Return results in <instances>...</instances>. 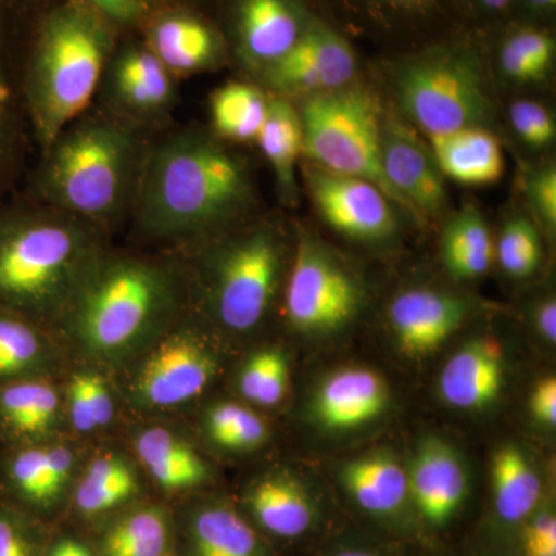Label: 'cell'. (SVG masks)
Returning a JSON list of instances; mask_svg holds the SVG:
<instances>
[{"label":"cell","instance_id":"obj_4","mask_svg":"<svg viewBox=\"0 0 556 556\" xmlns=\"http://www.w3.org/2000/svg\"><path fill=\"white\" fill-rule=\"evenodd\" d=\"M108 248L100 226L46 204L2 212L0 309L53 332Z\"/></svg>","mask_w":556,"mask_h":556},{"label":"cell","instance_id":"obj_19","mask_svg":"<svg viewBox=\"0 0 556 556\" xmlns=\"http://www.w3.org/2000/svg\"><path fill=\"white\" fill-rule=\"evenodd\" d=\"M169 504L178 556H278L229 497L207 490Z\"/></svg>","mask_w":556,"mask_h":556},{"label":"cell","instance_id":"obj_2","mask_svg":"<svg viewBox=\"0 0 556 556\" xmlns=\"http://www.w3.org/2000/svg\"><path fill=\"white\" fill-rule=\"evenodd\" d=\"M189 308L188 278L175 252L139 254L109 247L53 334L70 361L115 372Z\"/></svg>","mask_w":556,"mask_h":556},{"label":"cell","instance_id":"obj_48","mask_svg":"<svg viewBox=\"0 0 556 556\" xmlns=\"http://www.w3.org/2000/svg\"><path fill=\"white\" fill-rule=\"evenodd\" d=\"M43 556H97L84 533L73 527H54Z\"/></svg>","mask_w":556,"mask_h":556},{"label":"cell","instance_id":"obj_39","mask_svg":"<svg viewBox=\"0 0 556 556\" xmlns=\"http://www.w3.org/2000/svg\"><path fill=\"white\" fill-rule=\"evenodd\" d=\"M241 402L258 408L278 407L289 390V362L278 346H262L241 362L236 372Z\"/></svg>","mask_w":556,"mask_h":556},{"label":"cell","instance_id":"obj_5","mask_svg":"<svg viewBox=\"0 0 556 556\" xmlns=\"http://www.w3.org/2000/svg\"><path fill=\"white\" fill-rule=\"evenodd\" d=\"M188 278L190 309L219 334L248 336L276 306L288 273L283 226L262 215L172 251Z\"/></svg>","mask_w":556,"mask_h":556},{"label":"cell","instance_id":"obj_46","mask_svg":"<svg viewBox=\"0 0 556 556\" xmlns=\"http://www.w3.org/2000/svg\"><path fill=\"white\" fill-rule=\"evenodd\" d=\"M466 27L492 30L511 20L517 0H448Z\"/></svg>","mask_w":556,"mask_h":556},{"label":"cell","instance_id":"obj_16","mask_svg":"<svg viewBox=\"0 0 556 556\" xmlns=\"http://www.w3.org/2000/svg\"><path fill=\"white\" fill-rule=\"evenodd\" d=\"M131 420L124 444L156 496L174 503L214 484V466L188 433L164 417Z\"/></svg>","mask_w":556,"mask_h":556},{"label":"cell","instance_id":"obj_7","mask_svg":"<svg viewBox=\"0 0 556 556\" xmlns=\"http://www.w3.org/2000/svg\"><path fill=\"white\" fill-rule=\"evenodd\" d=\"M115 31L83 0H67L47 14L25 79L40 150L90 110L115 53Z\"/></svg>","mask_w":556,"mask_h":556},{"label":"cell","instance_id":"obj_43","mask_svg":"<svg viewBox=\"0 0 556 556\" xmlns=\"http://www.w3.org/2000/svg\"><path fill=\"white\" fill-rule=\"evenodd\" d=\"M507 118L515 137L532 150H544L554 146L556 124L554 115L546 105L532 100L511 102L507 109Z\"/></svg>","mask_w":556,"mask_h":556},{"label":"cell","instance_id":"obj_10","mask_svg":"<svg viewBox=\"0 0 556 556\" xmlns=\"http://www.w3.org/2000/svg\"><path fill=\"white\" fill-rule=\"evenodd\" d=\"M367 289L338 252L305 229L298 230L283 289L288 327L305 336L342 331L356 320Z\"/></svg>","mask_w":556,"mask_h":556},{"label":"cell","instance_id":"obj_29","mask_svg":"<svg viewBox=\"0 0 556 556\" xmlns=\"http://www.w3.org/2000/svg\"><path fill=\"white\" fill-rule=\"evenodd\" d=\"M84 535L97 556H166L175 540L170 504L146 497Z\"/></svg>","mask_w":556,"mask_h":556},{"label":"cell","instance_id":"obj_49","mask_svg":"<svg viewBox=\"0 0 556 556\" xmlns=\"http://www.w3.org/2000/svg\"><path fill=\"white\" fill-rule=\"evenodd\" d=\"M530 409L538 422L543 426L555 427L556 424V380L546 378L540 380L532 397H530Z\"/></svg>","mask_w":556,"mask_h":556},{"label":"cell","instance_id":"obj_32","mask_svg":"<svg viewBox=\"0 0 556 556\" xmlns=\"http://www.w3.org/2000/svg\"><path fill=\"white\" fill-rule=\"evenodd\" d=\"M70 362L53 332L0 309V386L22 379L62 378Z\"/></svg>","mask_w":556,"mask_h":556},{"label":"cell","instance_id":"obj_47","mask_svg":"<svg viewBox=\"0 0 556 556\" xmlns=\"http://www.w3.org/2000/svg\"><path fill=\"white\" fill-rule=\"evenodd\" d=\"M397 546L364 536H342L329 543L320 556H407Z\"/></svg>","mask_w":556,"mask_h":556},{"label":"cell","instance_id":"obj_31","mask_svg":"<svg viewBox=\"0 0 556 556\" xmlns=\"http://www.w3.org/2000/svg\"><path fill=\"white\" fill-rule=\"evenodd\" d=\"M504 350L492 336L468 340L445 362L439 378L442 401L456 409L489 407L504 387Z\"/></svg>","mask_w":556,"mask_h":556},{"label":"cell","instance_id":"obj_50","mask_svg":"<svg viewBox=\"0 0 556 556\" xmlns=\"http://www.w3.org/2000/svg\"><path fill=\"white\" fill-rule=\"evenodd\" d=\"M9 0H0V138L13 129V100L9 79H7L5 62H3V21Z\"/></svg>","mask_w":556,"mask_h":556},{"label":"cell","instance_id":"obj_14","mask_svg":"<svg viewBox=\"0 0 556 556\" xmlns=\"http://www.w3.org/2000/svg\"><path fill=\"white\" fill-rule=\"evenodd\" d=\"M309 0H225L229 53L255 79L280 61L316 21Z\"/></svg>","mask_w":556,"mask_h":556},{"label":"cell","instance_id":"obj_37","mask_svg":"<svg viewBox=\"0 0 556 556\" xmlns=\"http://www.w3.org/2000/svg\"><path fill=\"white\" fill-rule=\"evenodd\" d=\"M441 244L445 268L459 280L485 276L495 260L489 225L473 204L459 208L447 219Z\"/></svg>","mask_w":556,"mask_h":556},{"label":"cell","instance_id":"obj_52","mask_svg":"<svg viewBox=\"0 0 556 556\" xmlns=\"http://www.w3.org/2000/svg\"><path fill=\"white\" fill-rule=\"evenodd\" d=\"M533 324L538 334L548 343L556 342V302L554 298L541 300L533 308Z\"/></svg>","mask_w":556,"mask_h":556},{"label":"cell","instance_id":"obj_34","mask_svg":"<svg viewBox=\"0 0 556 556\" xmlns=\"http://www.w3.org/2000/svg\"><path fill=\"white\" fill-rule=\"evenodd\" d=\"M273 170L278 197L287 206L299 203L298 172L303 159V131L298 105L287 98L269 94L268 115L257 142Z\"/></svg>","mask_w":556,"mask_h":556},{"label":"cell","instance_id":"obj_8","mask_svg":"<svg viewBox=\"0 0 556 556\" xmlns=\"http://www.w3.org/2000/svg\"><path fill=\"white\" fill-rule=\"evenodd\" d=\"M225 371L222 334L193 309L113 372L130 419L169 417L197 404Z\"/></svg>","mask_w":556,"mask_h":556},{"label":"cell","instance_id":"obj_35","mask_svg":"<svg viewBox=\"0 0 556 556\" xmlns=\"http://www.w3.org/2000/svg\"><path fill=\"white\" fill-rule=\"evenodd\" d=\"M543 504V482L517 445L501 447L492 459V510L497 525L517 532Z\"/></svg>","mask_w":556,"mask_h":556},{"label":"cell","instance_id":"obj_11","mask_svg":"<svg viewBox=\"0 0 556 556\" xmlns=\"http://www.w3.org/2000/svg\"><path fill=\"white\" fill-rule=\"evenodd\" d=\"M93 444L65 433L36 444L0 447V501L43 525H62Z\"/></svg>","mask_w":556,"mask_h":556},{"label":"cell","instance_id":"obj_18","mask_svg":"<svg viewBox=\"0 0 556 556\" xmlns=\"http://www.w3.org/2000/svg\"><path fill=\"white\" fill-rule=\"evenodd\" d=\"M148 479L124 442H94L70 497L62 525L90 532L124 508L150 497Z\"/></svg>","mask_w":556,"mask_h":556},{"label":"cell","instance_id":"obj_17","mask_svg":"<svg viewBox=\"0 0 556 556\" xmlns=\"http://www.w3.org/2000/svg\"><path fill=\"white\" fill-rule=\"evenodd\" d=\"M380 169L405 214L419 222L448 211V192L430 146L396 112L383 109L380 121Z\"/></svg>","mask_w":556,"mask_h":556},{"label":"cell","instance_id":"obj_1","mask_svg":"<svg viewBox=\"0 0 556 556\" xmlns=\"http://www.w3.org/2000/svg\"><path fill=\"white\" fill-rule=\"evenodd\" d=\"M258 203L248 156L188 127L149 146L130 219L138 240L178 251L255 217Z\"/></svg>","mask_w":556,"mask_h":556},{"label":"cell","instance_id":"obj_24","mask_svg":"<svg viewBox=\"0 0 556 556\" xmlns=\"http://www.w3.org/2000/svg\"><path fill=\"white\" fill-rule=\"evenodd\" d=\"M463 295L430 287L397 292L388 305V324L399 350L409 357L433 353L460 328L468 316Z\"/></svg>","mask_w":556,"mask_h":556},{"label":"cell","instance_id":"obj_25","mask_svg":"<svg viewBox=\"0 0 556 556\" xmlns=\"http://www.w3.org/2000/svg\"><path fill=\"white\" fill-rule=\"evenodd\" d=\"M340 482L348 501L362 517L402 535L417 530L409 507L408 471L390 453H375L351 460Z\"/></svg>","mask_w":556,"mask_h":556},{"label":"cell","instance_id":"obj_42","mask_svg":"<svg viewBox=\"0 0 556 556\" xmlns=\"http://www.w3.org/2000/svg\"><path fill=\"white\" fill-rule=\"evenodd\" d=\"M521 190L530 217L548 236L556 232V167L544 163L526 167L521 175Z\"/></svg>","mask_w":556,"mask_h":556},{"label":"cell","instance_id":"obj_28","mask_svg":"<svg viewBox=\"0 0 556 556\" xmlns=\"http://www.w3.org/2000/svg\"><path fill=\"white\" fill-rule=\"evenodd\" d=\"M68 434L98 442L124 415L113 372L87 362L72 361L61 379Z\"/></svg>","mask_w":556,"mask_h":556},{"label":"cell","instance_id":"obj_22","mask_svg":"<svg viewBox=\"0 0 556 556\" xmlns=\"http://www.w3.org/2000/svg\"><path fill=\"white\" fill-rule=\"evenodd\" d=\"M175 79L144 42L126 43L113 53L105 70L104 108L144 126L174 105Z\"/></svg>","mask_w":556,"mask_h":556},{"label":"cell","instance_id":"obj_38","mask_svg":"<svg viewBox=\"0 0 556 556\" xmlns=\"http://www.w3.org/2000/svg\"><path fill=\"white\" fill-rule=\"evenodd\" d=\"M199 431L212 447L228 453H252L265 447L269 424L257 409L239 401H214L199 413Z\"/></svg>","mask_w":556,"mask_h":556},{"label":"cell","instance_id":"obj_13","mask_svg":"<svg viewBox=\"0 0 556 556\" xmlns=\"http://www.w3.org/2000/svg\"><path fill=\"white\" fill-rule=\"evenodd\" d=\"M361 58L350 36L317 16L291 50L258 76L269 94L306 100L357 83Z\"/></svg>","mask_w":556,"mask_h":556},{"label":"cell","instance_id":"obj_45","mask_svg":"<svg viewBox=\"0 0 556 556\" xmlns=\"http://www.w3.org/2000/svg\"><path fill=\"white\" fill-rule=\"evenodd\" d=\"M83 2L101 14L116 30L144 27L161 10L174 5L172 0H83Z\"/></svg>","mask_w":556,"mask_h":556},{"label":"cell","instance_id":"obj_15","mask_svg":"<svg viewBox=\"0 0 556 556\" xmlns=\"http://www.w3.org/2000/svg\"><path fill=\"white\" fill-rule=\"evenodd\" d=\"M300 167L318 217L339 236L361 243H382L396 237L402 208L375 182L332 174L308 161Z\"/></svg>","mask_w":556,"mask_h":556},{"label":"cell","instance_id":"obj_27","mask_svg":"<svg viewBox=\"0 0 556 556\" xmlns=\"http://www.w3.org/2000/svg\"><path fill=\"white\" fill-rule=\"evenodd\" d=\"M390 401L387 380L375 369L350 367L331 372L318 386L311 413L331 431L354 430L383 415Z\"/></svg>","mask_w":556,"mask_h":556},{"label":"cell","instance_id":"obj_23","mask_svg":"<svg viewBox=\"0 0 556 556\" xmlns=\"http://www.w3.org/2000/svg\"><path fill=\"white\" fill-rule=\"evenodd\" d=\"M142 28L146 46L175 78L211 72L228 60L222 28L195 11L170 5Z\"/></svg>","mask_w":556,"mask_h":556},{"label":"cell","instance_id":"obj_20","mask_svg":"<svg viewBox=\"0 0 556 556\" xmlns=\"http://www.w3.org/2000/svg\"><path fill=\"white\" fill-rule=\"evenodd\" d=\"M233 501L277 552L278 546H294L317 536L324 526L313 493L294 475L278 468L252 478Z\"/></svg>","mask_w":556,"mask_h":556},{"label":"cell","instance_id":"obj_30","mask_svg":"<svg viewBox=\"0 0 556 556\" xmlns=\"http://www.w3.org/2000/svg\"><path fill=\"white\" fill-rule=\"evenodd\" d=\"M490 70L515 86L544 83L554 73L556 38L551 25L508 21L484 31Z\"/></svg>","mask_w":556,"mask_h":556},{"label":"cell","instance_id":"obj_6","mask_svg":"<svg viewBox=\"0 0 556 556\" xmlns=\"http://www.w3.org/2000/svg\"><path fill=\"white\" fill-rule=\"evenodd\" d=\"M388 83L394 112L427 138L495 123L485 35L477 28L399 50L388 64Z\"/></svg>","mask_w":556,"mask_h":556},{"label":"cell","instance_id":"obj_12","mask_svg":"<svg viewBox=\"0 0 556 556\" xmlns=\"http://www.w3.org/2000/svg\"><path fill=\"white\" fill-rule=\"evenodd\" d=\"M318 16L350 36L401 50L466 27L448 0H309Z\"/></svg>","mask_w":556,"mask_h":556},{"label":"cell","instance_id":"obj_53","mask_svg":"<svg viewBox=\"0 0 556 556\" xmlns=\"http://www.w3.org/2000/svg\"><path fill=\"white\" fill-rule=\"evenodd\" d=\"M166 556H178V555L175 554V551H172L170 554H167Z\"/></svg>","mask_w":556,"mask_h":556},{"label":"cell","instance_id":"obj_26","mask_svg":"<svg viewBox=\"0 0 556 556\" xmlns=\"http://www.w3.org/2000/svg\"><path fill=\"white\" fill-rule=\"evenodd\" d=\"M61 379H22L0 386V447L36 444L68 433Z\"/></svg>","mask_w":556,"mask_h":556},{"label":"cell","instance_id":"obj_41","mask_svg":"<svg viewBox=\"0 0 556 556\" xmlns=\"http://www.w3.org/2000/svg\"><path fill=\"white\" fill-rule=\"evenodd\" d=\"M53 530L0 501V556H43Z\"/></svg>","mask_w":556,"mask_h":556},{"label":"cell","instance_id":"obj_36","mask_svg":"<svg viewBox=\"0 0 556 556\" xmlns=\"http://www.w3.org/2000/svg\"><path fill=\"white\" fill-rule=\"evenodd\" d=\"M268 108V91L244 80H229L208 100V130L232 146L257 142Z\"/></svg>","mask_w":556,"mask_h":556},{"label":"cell","instance_id":"obj_40","mask_svg":"<svg viewBox=\"0 0 556 556\" xmlns=\"http://www.w3.org/2000/svg\"><path fill=\"white\" fill-rule=\"evenodd\" d=\"M529 214L515 212L504 222L495 243V260L511 278H529L543 263V239Z\"/></svg>","mask_w":556,"mask_h":556},{"label":"cell","instance_id":"obj_51","mask_svg":"<svg viewBox=\"0 0 556 556\" xmlns=\"http://www.w3.org/2000/svg\"><path fill=\"white\" fill-rule=\"evenodd\" d=\"M556 14V0H517L510 21L526 24L551 25Z\"/></svg>","mask_w":556,"mask_h":556},{"label":"cell","instance_id":"obj_3","mask_svg":"<svg viewBox=\"0 0 556 556\" xmlns=\"http://www.w3.org/2000/svg\"><path fill=\"white\" fill-rule=\"evenodd\" d=\"M148 149L139 124L108 108L87 110L42 150L39 203L109 232L130 218Z\"/></svg>","mask_w":556,"mask_h":556},{"label":"cell","instance_id":"obj_33","mask_svg":"<svg viewBox=\"0 0 556 556\" xmlns=\"http://www.w3.org/2000/svg\"><path fill=\"white\" fill-rule=\"evenodd\" d=\"M445 179L467 188L496 185L506 170L503 146L492 129L471 127L428 138Z\"/></svg>","mask_w":556,"mask_h":556},{"label":"cell","instance_id":"obj_44","mask_svg":"<svg viewBox=\"0 0 556 556\" xmlns=\"http://www.w3.org/2000/svg\"><path fill=\"white\" fill-rule=\"evenodd\" d=\"M515 533L519 556H556L555 508L541 504Z\"/></svg>","mask_w":556,"mask_h":556},{"label":"cell","instance_id":"obj_21","mask_svg":"<svg viewBox=\"0 0 556 556\" xmlns=\"http://www.w3.org/2000/svg\"><path fill=\"white\" fill-rule=\"evenodd\" d=\"M409 507L417 536L445 532L455 525L468 497V478L456 450L427 438L416 450L408 471Z\"/></svg>","mask_w":556,"mask_h":556},{"label":"cell","instance_id":"obj_9","mask_svg":"<svg viewBox=\"0 0 556 556\" xmlns=\"http://www.w3.org/2000/svg\"><path fill=\"white\" fill-rule=\"evenodd\" d=\"M298 110L308 163L332 174L368 179L397 204L380 169L383 109L371 91L353 84L299 101Z\"/></svg>","mask_w":556,"mask_h":556}]
</instances>
